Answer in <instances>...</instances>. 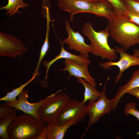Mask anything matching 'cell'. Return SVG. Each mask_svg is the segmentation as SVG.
Here are the masks:
<instances>
[{
	"label": "cell",
	"instance_id": "obj_1",
	"mask_svg": "<svg viewBox=\"0 0 139 139\" xmlns=\"http://www.w3.org/2000/svg\"><path fill=\"white\" fill-rule=\"evenodd\" d=\"M110 36L125 51L130 47L139 44V25L125 15H117L108 21L106 27Z\"/></svg>",
	"mask_w": 139,
	"mask_h": 139
},
{
	"label": "cell",
	"instance_id": "obj_2",
	"mask_svg": "<svg viewBox=\"0 0 139 139\" xmlns=\"http://www.w3.org/2000/svg\"><path fill=\"white\" fill-rule=\"evenodd\" d=\"M58 5L65 12H68L70 20L73 22L74 15L81 13H88L101 17L108 21L113 19L117 15L105 3L93 2L86 0H57Z\"/></svg>",
	"mask_w": 139,
	"mask_h": 139
},
{
	"label": "cell",
	"instance_id": "obj_3",
	"mask_svg": "<svg viewBox=\"0 0 139 139\" xmlns=\"http://www.w3.org/2000/svg\"><path fill=\"white\" fill-rule=\"evenodd\" d=\"M46 124L29 114H21L8 128L10 139H37Z\"/></svg>",
	"mask_w": 139,
	"mask_h": 139
},
{
	"label": "cell",
	"instance_id": "obj_4",
	"mask_svg": "<svg viewBox=\"0 0 139 139\" xmlns=\"http://www.w3.org/2000/svg\"><path fill=\"white\" fill-rule=\"evenodd\" d=\"M82 31L90 42L93 55L109 61H115L118 58L115 49L111 48L108 44V39L110 34L106 28L103 30L97 32L93 29L91 24L88 22L84 24Z\"/></svg>",
	"mask_w": 139,
	"mask_h": 139
},
{
	"label": "cell",
	"instance_id": "obj_5",
	"mask_svg": "<svg viewBox=\"0 0 139 139\" xmlns=\"http://www.w3.org/2000/svg\"><path fill=\"white\" fill-rule=\"evenodd\" d=\"M59 90L47 97L39 110L40 121L49 125L55 123L64 106L71 99L68 94Z\"/></svg>",
	"mask_w": 139,
	"mask_h": 139
},
{
	"label": "cell",
	"instance_id": "obj_6",
	"mask_svg": "<svg viewBox=\"0 0 139 139\" xmlns=\"http://www.w3.org/2000/svg\"><path fill=\"white\" fill-rule=\"evenodd\" d=\"M109 79L108 77L104 86L101 94L98 100H89L88 104L86 106L85 111L89 115V119L88 126L82 138L92 125L96 123L105 114L113 110L112 99H108L105 93L106 86Z\"/></svg>",
	"mask_w": 139,
	"mask_h": 139
},
{
	"label": "cell",
	"instance_id": "obj_7",
	"mask_svg": "<svg viewBox=\"0 0 139 139\" xmlns=\"http://www.w3.org/2000/svg\"><path fill=\"white\" fill-rule=\"evenodd\" d=\"M86 105L82 101L71 99L66 103L57 118L56 123L62 125L73 120L76 121V125L82 122L87 114L85 108Z\"/></svg>",
	"mask_w": 139,
	"mask_h": 139
},
{
	"label": "cell",
	"instance_id": "obj_8",
	"mask_svg": "<svg viewBox=\"0 0 139 139\" xmlns=\"http://www.w3.org/2000/svg\"><path fill=\"white\" fill-rule=\"evenodd\" d=\"M28 50L23 42L12 35L0 32V56L16 59Z\"/></svg>",
	"mask_w": 139,
	"mask_h": 139
},
{
	"label": "cell",
	"instance_id": "obj_9",
	"mask_svg": "<svg viewBox=\"0 0 139 139\" xmlns=\"http://www.w3.org/2000/svg\"><path fill=\"white\" fill-rule=\"evenodd\" d=\"M116 51L120 55V58L117 61H107L99 63V65L106 70L111 69L112 66H117L119 69L118 74L115 78V84L118 83L121 78L123 73L130 67L139 65V57L130 55L126 52L121 47L115 46Z\"/></svg>",
	"mask_w": 139,
	"mask_h": 139
},
{
	"label": "cell",
	"instance_id": "obj_10",
	"mask_svg": "<svg viewBox=\"0 0 139 139\" xmlns=\"http://www.w3.org/2000/svg\"><path fill=\"white\" fill-rule=\"evenodd\" d=\"M65 24L68 36L64 40L63 42L68 45L69 49L75 50L88 57L89 53L93 51L91 45L86 44L84 38L78 32H74L72 30L68 20L65 21Z\"/></svg>",
	"mask_w": 139,
	"mask_h": 139
},
{
	"label": "cell",
	"instance_id": "obj_11",
	"mask_svg": "<svg viewBox=\"0 0 139 139\" xmlns=\"http://www.w3.org/2000/svg\"><path fill=\"white\" fill-rule=\"evenodd\" d=\"M19 99L12 102H5L7 106L12 107L17 110H20L25 113L29 114L37 120H40L39 110V108L47 98V97L39 102L31 103L28 101V91L23 89L18 96Z\"/></svg>",
	"mask_w": 139,
	"mask_h": 139
},
{
	"label": "cell",
	"instance_id": "obj_12",
	"mask_svg": "<svg viewBox=\"0 0 139 139\" xmlns=\"http://www.w3.org/2000/svg\"><path fill=\"white\" fill-rule=\"evenodd\" d=\"M65 59V67L58 70L67 71L69 74L67 78L68 79L72 76H74L76 78H82L89 84L95 87L96 84L95 80L91 75L88 70L89 64L81 65L73 59Z\"/></svg>",
	"mask_w": 139,
	"mask_h": 139
},
{
	"label": "cell",
	"instance_id": "obj_13",
	"mask_svg": "<svg viewBox=\"0 0 139 139\" xmlns=\"http://www.w3.org/2000/svg\"><path fill=\"white\" fill-rule=\"evenodd\" d=\"M58 39L61 45L60 53L50 61L44 60L43 62V65L46 68V75L45 77V79H46L47 78L48 71L50 67L56 61L60 59H72L81 65L86 63L90 64L91 62L90 60L82 54H80L79 55H77L67 51L64 48V43L59 38H58Z\"/></svg>",
	"mask_w": 139,
	"mask_h": 139
},
{
	"label": "cell",
	"instance_id": "obj_14",
	"mask_svg": "<svg viewBox=\"0 0 139 139\" xmlns=\"http://www.w3.org/2000/svg\"><path fill=\"white\" fill-rule=\"evenodd\" d=\"M73 125H76L75 121L74 120L60 125L55 122L50 125L47 123L45 127L46 139H63L68 129Z\"/></svg>",
	"mask_w": 139,
	"mask_h": 139
},
{
	"label": "cell",
	"instance_id": "obj_15",
	"mask_svg": "<svg viewBox=\"0 0 139 139\" xmlns=\"http://www.w3.org/2000/svg\"><path fill=\"white\" fill-rule=\"evenodd\" d=\"M139 88V68L133 73L131 78L126 84L120 86L112 99L113 110H115L119 101L124 94L133 89Z\"/></svg>",
	"mask_w": 139,
	"mask_h": 139
},
{
	"label": "cell",
	"instance_id": "obj_16",
	"mask_svg": "<svg viewBox=\"0 0 139 139\" xmlns=\"http://www.w3.org/2000/svg\"><path fill=\"white\" fill-rule=\"evenodd\" d=\"M77 81L84 86L85 91L84 99L82 101L85 103L89 100H95L100 96L102 92L98 91L95 87L85 81L81 78H77Z\"/></svg>",
	"mask_w": 139,
	"mask_h": 139
},
{
	"label": "cell",
	"instance_id": "obj_17",
	"mask_svg": "<svg viewBox=\"0 0 139 139\" xmlns=\"http://www.w3.org/2000/svg\"><path fill=\"white\" fill-rule=\"evenodd\" d=\"M29 5V4L24 3L23 0H8L7 4L4 6L1 7L0 9H6L7 11L6 15L9 14V16L11 17L12 15H14L16 13L18 14L22 13V12L19 10V8L24 10L26 7Z\"/></svg>",
	"mask_w": 139,
	"mask_h": 139
},
{
	"label": "cell",
	"instance_id": "obj_18",
	"mask_svg": "<svg viewBox=\"0 0 139 139\" xmlns=\"http://www.w3.org/2000/svg\"><path fill=\"white\" fill-rule=\"evenodd\" d=\"M14 109L8 116L0 121V136L1 138L10 139L7 132L8 128L11 124L18 117L16 112Z\"/></svg>",
	"mask_w": 139,
	"mask_h": 139
},
{
	"label": "cell",
	"instance_id": "obj_19",
	"mask_svg": "<svg viewBox=\"0 0 139 139\" xmlns=\"http://www.w3.org/2000/svg\"><path fill=\"white\" fill-rule=\"evenodd\" d=\"M46 30L45 38L44 44L41 48L39 54V58L37 63L36 68L33 73V75L36 74L38 76L39 74V69L40 67V64L44 57L47 53L49 48V37L50 29L49 23L50 21V19H47Z\"/></svg>",
	"mask_w": 139,
	"mask_h": 139
},
{
	"label": "cell",
	"instance_id": "obj_20",
	"mask_svg": "<svg viewBox=\"0 0 139 139\" xmlns=\"http://www.w3.org/2000/svg\"><path fill=\"white\" fill-rule=\"evenodd\" d=\"M111 8L117 15H125L128 10L122 0H102Z\"/></svg>",
	"mask_w": 139,
	"mask_h": 139
},
{
	"label": "cell",
	"instance_id": "obj_21",
	"mask_svg": "<svg viewBox=\"0 0 139 139\" xmlns=\"http://www.w3.org/2000/svg\"><path fill=\"white\" fill-rule=\"evenodd\" d=\"M32 77L28 82L21 85L19 87L13 90L11 92L7 93L6 95L1 98L0 100L7 102H12L16 100V97L18 96L24 89V88L32 81L37 76L36 74L33 75Z\"/></svg>",
	"mask_w": 139,
	"mask_h": 139
},
{
	"label": "cell",
	"instance_id": "obj_22",
	"mask_svg": "<svg viewBox=\"0 0 139 139\" xmlns=\"http://www.w3.org/2000/svg\"><path fill=\"white\" fill-rule=\"evenodd\" d=\"M136 104L135 102L127 103L125 106L124 112L125 116L132 115L139 120V111L136 108Z\"/></svg>",
	"mask_w": 139,
	"mask_h": 139
},
{
	"label": "cell",
	"instance_id": "obj_23",
	"mask_svg": "<svg viewBox=\"0 0 139 139\" xmlns=\"http://www.w3.org/2000/svg\"><path fill=\"white\" fill-rule=\"evenodd\" d=\"M128 9L139 14V0H122Z\"/></svg>",
	"mask_w": 139,
	"mask_h": 139
},
{
	"label": "cell",
	"instance_id": "obj_24",
	"mask_svg": "<svg viewBox=\"0 0 139 139\" xmlns=\"http://www.w3.org/2000/svg\"><path fill=\"white\" fill-rule=\"evenodd\" d=\"M13 108L6 105L4 103L0 105V121L8 116L12 112Z\"/></svg>",
	"mask_w": 139,
	"mask_h": 139
},
{
	"label": "cell",
	"instance_id": "obj_25",
	"mask_svg": "<svg viewBox=\"0 0 139 139\" xmlns=\"http://www.w3.org/2000/svg\"><path fill=\"white\" fill-rule=\"evenodd\" d=\"M131 21L139 25V14L128 9L125 15Z\"/></svg>",
	"mask_w": 139,
	"mask_h": 139
},
{
	"label": "cell",
	"instance_id": "obj_26",
	"mask_svg": "<svg viewBox=\"0 0 139 139\" xmlns=\"http://www.w3.org/2000/svg\"><path fill=\"white\" fill-rule=\"evenodd\" d=\"M128 93L139 99V88H136L128 91Z\"/></svg>",
	"mask_w": 139,
	"mask_h": 139
},
{
	"label": "cell",
	"instance_id": "obj_27",
	"mask_svg": "<svg viewBox=\"0 0 139 139\" xmlns=\"http://www.w3.org/2000/svg\"><path fill=\"white\" fill-rule=\"evenodd\" d=\"M133 53L132 55L136 57H139V49H135L133 50Z\"/></svg>",
	"mask_w": 139,
	"mask_h": 139
},
{
	"label": "cell",
	"instance_id": "obj_28",
	"mask_svg": "<svg viewBox=\"0 0 139 139\" xmlns=\"http://www.w3.org/2000/svg\"><path fill=\"white\" fill-rule=\"evenodd\" d=\"M86 0L92 2H103L104 3L102 0Z\"/></svg>",
	"mask_w": 139,
	"mask_h": 139
}]
</instances>
